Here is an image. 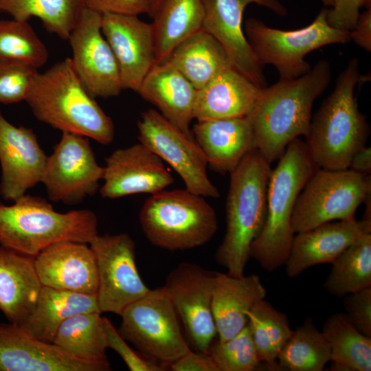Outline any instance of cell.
Listing matches in <instances>:
<instances>
[{"label":"cell","instance_id":"obj_1","mask_svg":"<svg viewBox=\"0 0 371 371\" xmlns=\"http://www.w3.org/2000/svg\"><path fill=\"white\" fill-rule=\"evenodd\" d=\"M331 80L330 63L319 60L306 74L280 80L262 89L247 116L254 134L258 152L271 164L287 146L300 135L306 136L315 100Z\"/></svg>","mask_w":371,"mask_h":371},{"label":"cell","instance_id":"obj_2","mask_svg":"<svg viewBox=\"0 0 371 371\" xmlns=\"http://www.w3.org/2000/svg\"><path fill=\"white\" fill-rule=\"evenodd\" d=\"M359 62L352 58L339 74L331 93L311 118L305 144L320 168H349L356 152L366 146L370 128L360 112L355 89L363 76Z\"/></svg>","mask_w":371,"mask_h":371},{"label":"cell","instance_id":"obj_3","mask_svg":"<svg viewBox=\"0 0 371 371\" xmlns=\"http://www.w3.org/2000/svg\"><path fill=\"white\" fill-rule=\"evenodd\" d=\"M25 101L39 121L62 133L78 134L105 145L113 140L112 119L85 89L71 58L38 72Z\"/></svg>","mask_w":371,"mask_h":371},{"label":"cell","instance_id":"obj_4","mask_svg":"<svg viewBox=\"0 0 371 371\" xmlns=\"http://www.w3.org/2000/svg\"><path fill=\"white\" fill-rule=\"evenodd\" d=\"M271 172V164L254 150L229 173L226 232L215 260L232 276L244 275L251 245L263 227Z\"/></svg>","mask_w":371,"mask_h":371},{"label":"cell","instance_id":"obj_5","mask_svg":"<svg viewBox=\"0 0 371 371\" xmlns=\"http://www.w3.org/2000/svg\"><path fill=\"white\" fill-rule=\"evenodd\" d=\"M318 168L305 142L297 138L286 147L271 170L267 191V212L263 227L254 240L250 258L268 272L284 265L295 233L291 216L297 198Z\"/></svg>","mask_w":371,"mask_h":371},{"label":"cell","instance_id":"obj_6","mask_svg":"<svg viewBox=\"0 0 371 371\" xmlns=\"http://www.w3.org/2000/svg\"><path fill=\"white\" fill-rule=\"evenodd\" d=\"M6 205L0 201V245L36 256L62 241L88 243L98 234L96 214L88 209L56 212L46 199L24 194Z\"/></svg>","mask_w":371,"mask_h":371},{"label":"cell","instance_id":"obj_7","mask_svg":"<svg viewBox=\"0 0 371 371\" xmlns=\"http://www.w3.org/2000/svg\"><path fill=\"white\" fill-rule=\"evenodd\" d=\"M139 220L152 245L170 251L203 245L218 227L216 212L205 197L186 188L151 194L140 210Z\"/></svg>","mask_w":371,"mask_h":371},{"label":"cell","instance_id":"obj_8","mask_svg":"<svg viewBox=\"0 0 371 371\" xmlns=\"http://www.w3.org/2000/svg\"><path fill=\"white\" fill-rule=\"evenodd\" d=\"M327 8H323L311 23L294 30H283L267 26L262 21L248 19L244 32L259 62L271 65L280 80H293L310 71L305 56L322 47L350 41V32L330 26L326 19Z\"/></svg>","mask_w":371,"mask_h":371},{"label":"cell","instance_id":"obj_9","mask_svg":"<svg viewBox=\"0 0 371 371\" xmlns=\"http://www.w3.org/2000/svg\"><path fill=\"white\" fill-rule=\"evenodd\" d=\"M371 192L370 175L350 168H318L299 194L291 216L295 234L333 221L355 219L359 206Z\"/></svg>","mask_w":371,"mask_h":371},{"label":"cell","instance_id":"obj_10","mask_svg":"<svg viewBox=\"0 0 371 371\" xmlns=\"http://www.w3.org/2000/svg\"><path fill=\"white\" fill-rule=\"evenodd\" d=\"M120 316V335L149 359L168 367L190 350L164 286L150 289L128 305Z\"/></svg>","mask_w":371,"mask_h":371},{"label":"cell","instance_id":"obj_11","mask_svg":"<svg viewBox=\"0 0 371 371\" xmlns=\"http://www.w3.org/2000/svg\"><path fill=\"white\" fill-rule=\"evenodd\" d=\"M138 139L179 175L188 191L203 197L220 193L207 173L205 155L194 137L187 135L159 112L148 109L137 122Z\"/></svg>","mask_w":371,"mask_h":371},{"label":"cell","instance_id":"obj_12","mask_svg":"<svg viewBox=\"0 0 371 371\" xmlns=\"http://www.w3.org/2000/svg\"><path fill=\"white\" fill-rule=\"evenodd\" d=\"M103 175L89 138L63 132L47 156L41 183L51 201L74 205L95 194Z\"/></svg>","mask_w":371,"mask_h":371},{"label":"cell","instance_id":"obj_13","mask_svg":"<svg viewBox=\"0 0 371 371\" xmlns=\"http://www.w3.org/2000/svg\"><path fill=\"white\" fill-rule=\"evenodd\" d=\"M89 245L97 262L100 311L120 315L150 291L137 268L135 243L128 234L120 233L97 234Z\"/></svg>","mask_w":371,"mask_h":371},{"label":"cell","instance_id":"obj_14","mask_svg":"<svg viewBox=\"0 0 371 371\" xmlns=\"http://www.w3.org/2000/svg\"><path fill=\"white\" fill-rule=\"evenodd\" d=\"M215 272L191 262L172 269L164 286L193 347L207 353L217 335L212 309Z\"/></svg>","mask_w":371,"mask_h":371},{"label":"cell","instance_id":"obj_15","mask_svg":"<svg viewBox=\"0 0 371 371\" xmlns=\"http://www.w3.org/2000/svg\"><path fill=\"white\" fill-rule=\"evenodd\" d=\"M102 14L86 7L68 40L71 64L81 83L93 97L110 98L122 88L113 52L101 30Z\"/></svg>","mask_w":371,"mask_h":371},{"label":"cell","instance_id":"obj_16","mask_svg":"<svg viewBox=\"0 0 371 371\" xmlns=\"http://www.w3.org/2000/svg\"><path fill=\"white\" fill-rule=\"evenodd\" d=\"M202 3L203 30L222 45L234 68L260 87H265L264 66L256 56L243 28V14L248 5L255 3L286 16L285 6L279 0H202Z\"/></svg>","mask_w":371,"mask_h":371},{"label":"cell","instance_id":"obj_17","mask_svg":"<svg viewBox=\"0 0 371 371\" xmlns=\"http://www.w3.org/2000/svg\"><path fill=\"white\" fill-rule=\"evenodd\" d=\"M102 197L114 199L136 194H154L174 182L164 162L139 142L114 150L105 159Z\"/></svg>","mask_w":371,"mask_h":371},{"label":"cell","instance_id":"obj_18","mask_svg":"<svg viewBox=\"0 0 371 371\" xmlns=\"http://www.w3.org/2000/svg\"><path fill=\"white\" fill-rule=\"evenodd\" d=\"M47 156L32 129L16 126L0 111V196L17 199L41 183Z\"/></svg>","mask_w":371,"mask_h":371},{"label":"cell","instance_id":"obj_19","mask_svg":"<svg viewBox=\"0 0 371 371\" xmlns=\"http://www.w3.org/2000/svg\"><path fill=\"white\" fill-rule=\"evenodd\" d=\"M101 30L117 60L123 89L137 92L155 64L151 24L137 15L107 13L102 14Z\"/></svg>","mask_w":371,"mask_h":371},{"label":"cell","instance_id":"obj_20","mask_svg":"<svg viewBox=\"0 0 371 371\" xmlns=\"http://www.w3.org/2000/svg\"><path fill=\"white\" fill-rule=\"evenodd\" d=\"M0 371H107L33 337L14 323L0 324Z\"/></svg>","mask_w":371,"mask_h":371},{"label":"cell","instance_id":"obj_21","mask_svg":"<svg viewBox=\"0 0 371 371\" xmlns=\"http://www.w3.org/2000/svg\"><path fill=\"white\" fill-rule=\"evenodd\" d=\"M35 265L43 286L97 295L96 258L88 243L62 241L51 245L35 256Z\"/></svg>","mask_w":371,"mask_h":371},{"label":"cell","instance_id":"obj_22","mask_svg":"<svg viewBox=\"0 0 371 371\" xmlns=\"http://www.w3.org/2000/svg\"><path fill=\"white\" fill-rule=\"evenodd\" d=\"M367 233H371V221L355 218L328 222L295 234L284 264L287 276L295 278L311 267L332 263Z\"/></svg>","mask_w":371,"mask_h":371},{"label":"cell","instance_id":"obj_23","mask_svg":"<svg viewBox=\"0 0 371 371\" xmlns=\"http://www.w3.org/2000/svg\"><path fill=\"white\" fill-rule=\"evenodd\" d=\"M192 133L207 165L221 174L232 172L248 154L256 150L247 117L197 121Z\"/></svg>","mask_w":371,"mask_h":371},{"label":"cell","instance_id":"obj_24","mask_svg":"<svg viewBox=\"0 0 371 371\" xmlns=\"http://www.w3.org/2000/svg\"><path fill=\"white\" fill-rule=\"evenodd\" d=\"M196 89L167 61L155 64L137 93L187 135L194 137L190 125L194 119Z\"/></svg>","mask_w":371,"mask_h":371},{"label":"cell","instance_id":"obj_25","mask_svg":"<svg viewBox=\"0 0 371 371\" xmlns=\"http://www.w3.org/2000/svg\"><path fill=\"white\" fill-rule=\"evenodd\" d=\"M262 89L235 68L226 69L197 90L194 119L247 117Z\"/></svg>","mask_w":371,"mask_h":371},{"label":"cell","instance_id":"obj_26","mask_svg":"<svg viewBox=\"0 0 371 371\" xmlns=\"http://www.w3.org/2000/svg\"><path fill=\"white\" fill-rule=\"evenodd\" d=\"M266 294L256 274L236 277L215 272L212 309L218 340H227L238 333L247 324L245 312Z\"/></svg>","mask_w":371,"mask_h":371},{"label":"cell","instance_id":"obj_27","mask_svg":"<svg viewBox=\"0 0 371 371\" xmlns=\"http://www.w3.org/2000/svg\"><path fill=\"white\" fill-rule=\"evenodd\" d=\"M43 285L35 256L0 245V311L20 324L33 311Z\"/></svg>","mask_w":371,"mask_h":371},{"label":"cell","instance_id":"obj_28","mask_svg":"<svg viewBox=\"0 0 371 371\" xmlns=\"http://www.w3.org/2000/svg\"><path fill=\"white\" fill-rule=\"evenodd\" d=\"M89 312L100 313L97 295L43 286L33 311L18 325L38 340L52 344L64 321L75 315Z\"/></svg>","mask_w":371,"mask_h":371},{"label":"cell","instance_id":"obj_29","mask_svg":"<svg viewBox=\"0 0 371 371\" xmlns=\"http://www.w3.org/2000/svg\"><path fill=\"white\" fill-rule=\"evenodd\" d=\"M165 61L179 70L196 90L222 71L234 67L222 45L203 30L180 42Z\"/></svg>","mask_w":371,"mask_h":371},{"label":"cell","instance_id":"obj_30","mask_svg":"<svg viewBox=\"0 0 371 371\" xmlns=\"http://www.w3.org/2000/svg\"><path fill=\"white\" fill-rule=\"evenodd\" d=\"M203 17L202 0H161L150 23L155 64L165 61L176 45L203 30Z\"/></svg>","mask_w":371,"mask_h":371},{"label":"cell","instance_id":"obj_31","mask_svg":"<svg viewBox=\"0 0 371 371\" xmlns=\"http://www.w3.org/2000/svg\"><path fill=\"white\" fill-rule=\"evenodd\" d=\"M100 314L89 312L69 317L60 326L52 344L75 358L99 364L109 371L111 368Z\"/></svg>","mask_w":371,"mask_h":371},{"label":"cell","instance_id":"obj_32","mask_svg":"<svg viewBox=\"0 0 371 371\" xmlns=\"http://www.w3.org/2000/svg\"><path fill=\"white\" fill-rule=\"evenodd\" d=\"M322 332L330 346L334 370H371V337L359 332L344 313L329 316Z\"/></svg>","mask_w":371,"mask_h":371},{"label":"cell","instance_id":"obj_33","mask_svg":"<svg viewBox=\"0 0 371 371\" xmlns=\"http://www.w3.org/2000/svg\"><path fill=\"white\" fill-rule=\"evenodd\" d=\"M84 7L82 0H0V11L18 21L37 17L48 32L65 40H68Z\"/></svg>","mask_w":371,"mask_h":371},{"label":"cell","instance_id":"obj_34","mask_svg":"<svg viewBox=\"0 0 371 371\" xmlns=\"http://www.w3.org/2000/svg\"><path fill=\"white\" fill-rule=\"evenodd\" d=\"M324 287L342 297L371 286V233L359 238L332 263Z\"/></svg>","mask_w":371,"mask_h":371},{"label":"cell","instance_id":"obj_35","mask_svg":"<svg viewBox=\"0 0 371 371\" xmlns=\"http://www.w3.org/2000/svg\"><path fill=\"white\" fill-rule=\"evenodd\" d=\"M245 314L260 363L269 369L278 368V355L293 332L287 317L265 299Z\"/></svg>","mask_w":371,"mask_h":371},{"label":"cell","instance_id":"obj_36","mask_svg":"<svg viewBox=\"0 0 371 371\" xmlns=\"http://www.w3.org/2000/svg\"><path fill=\"white\" fill-rule=\"evenodd\" d=\"M329 344L311 318L293 330L278 357V368L290 371H322L330 362Z\"/></svg>","mask_w":371,"mask_h":371},{"label":"cell","instance_id":"obj_37","mask_svg":"<svg viewBox=\"0 0 371 371\" xmlns=\"http://www.w3.org/2000/svg\"><path fill=\"white\" fill-rule=\"evenodd\" d=\"M47 59L45 45L27 21H0V60L23 63L38 69Z\"/></svg>","mask_w":371,"mask_h":371},{"label":"cell","instance_id":"obj_38","mask_svg":"<svg viewBox=\"0 0 371 371\" xmlns=\"http://www.w3.org/2000/svg\"><path fill=\"white\" fill-rule=\"evenodd\" d=\"M207 354L219 371H253L261 364L248 323L233 337L214 341Z\"/></svg>","mask_w":371,"mask_h":371},{"label":"cell","instance_id":"obj_39","mask_svg":"<svg viewBox=\"0 0 371 371\" xmlns=\"http://www.w3.org/2000/svg\"><path fill=\"white\" fill-rule=\"evenodd\" d=\"M37 73V69L32 65L0 60V103L25 100Z\"/></svg>","mask_w":371,"mask_h":371},{"label":"cell","instance_id":"obj_40","mask_svg":"<svg viewBox=\"0 0 371 371\" xmlns=\"http://www.w3.org/2000/svg\"><path fill=\"white\" fill-rule=\"evenodd\" d=\"M108 348L115 350L131 371H163L167 366L134 351L106 317H102Z\"/></svg>","mask_w":371,"mask_h":371},{"label":"cell","instance_id":"obj_41","mask_svg":"<svg viewBox=\"0 0 371 371\" xmlns=\"http://www.w3.org/2000/svg\"><path fill=\"white\" fill-rule=\"evenodd\" d=\"M344 313L362 334L371 337V286L344 296Z\"/></svg>","mask_w":371,"mask_h":371},{"label":"cell","instance_id":"obj_42","mask_svg":"<svg viewBox=\"0 0 371 371\" xmlns=\"http://www.w3.org/2000/svg\"><path fill=\"white\" fill-rule=\"evenodd\" d=\"M371 0H333L331 8L327 9L328 24L338 30L350 31L357 21L361 7H370Z\"/></svg>","mask_w":371,"mask_h":371},{"label":"cell","instance_id":"obj_43","mask_svg":"<svg viewBox=\"0 0 371 371\" xmlns=\"http://www.w3.org/2000/svg\"><path fill=\"white\" fill-rule=\"evenodd\" d=\"M85 7L101 14H150V0H82Z\"/></svg>","mask_w":371,"mask_h":371},{"label":"cell","instance_id":"obj_44","mask_svg":"<svg viewBox=\"0 0 371 371\" xmlns=\"http://www.w3.org/2000/svg\"><path fill=\"white\" fill-rule=\"evenodd\" d=\"M168 367L172 371H219L207 353L195 352L191 350Z\"/></svg>","mask_w":371,"mask_h":371},{"label":"cell","instance_id":"obj_45","mask_svg":"<svg viewBox=\"0 0 371 371\" xmlns=\"http://www.w3.org/2000/svg\"><path fill=\"white\" fill-rule=\"evenodd\" d=\"M350 39L366 51L371 52V8L360 13L355 26L350 31Z\"/></svg>","mask_w":371,"mask_h":371},{"label":"cell","instance_id":"obj_46","mask_svg":"<svg viewBox=\"0 0 371 371\" xmlns=\"http://www.w3.org/2000/svg\"><path fill=\"white\" fill-rule=\"evenodd\" d=\"M349 168L363 175H370L371 148L363 146L353 155Z\"/></svg>","mask_w":371,"mask_h":371},{"label":"cell","instance_id":"obj_47","mask_svg":"<svg viewBox=\"0 0 371 371\" xmlns=\"http://www.w3.org/2000/svg\"><path fill=\"white\" fill-rule=\"evenodd\" d=\"M161 0H150V12L149 16L152 17Z\"/></svg>","mask_w":371,"mask_h":371},{"label":"cell","instance_id":"obj_48","mask_svg":"<svg viewBox=\"0 0 371 371\" xmlns=\"http://www.w3.org/2000/svg\"><path fill=\"white\" fill-rule=\"evenodd\" d=\"M322 3L327 6H331L333 5V0H321Z\"/></svg>","mask_w":371,"mask_h":371}]
</instances>
